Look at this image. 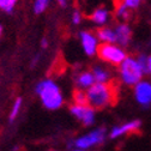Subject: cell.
<instances>
[{"label": "cell", "mask_w": 151, "mask_h": 151, "mask_svg": "<svg viewBox=\"0 0 151 151\" xmlns=\"http://www.w3.org/2000/svg\"><path fill=\"white\" fill-rule=\"evenodd\" d=\"M41 45H42V47H43V48H46V47H47V45H48L47 40H46V39H43V40L41 41Z\"/></svg>", "instance_id": "7402d4cb"}, {"label": "cell", "mask_w": 151, "mask_h": 151, "mask_svg": "<svg viewBox=\"0 0 151 151\" xmlns=\"http://www.w3.org/2000/svg\"><path fill=\"white\" fill-rule=\"evenodd\" d=\"M21 107H22V99H17V100L14 101L13 107H12V110H11V113H10V116H9L10 121H13V120L17 118L18 113H19V110H21Z\"/></svg>", "instance_id": "e0dca14e"}, {"label": "cell", "mask_w": 151, "mask_h": 151, "mask_svg": "<svg viewBox=\"0 0 151 151\" xmlns=\"http://www.w3.org/2000/svg\"><path fill=\"white\" fill-rule=\"evenodd\" d=\"M103 138H104V128H99L96 131L91 132V133L79 138L76 142V145L82 149H86V147H90L97 143H101L103 140Z\"/></svg>", "instance_id": "5b68a950"}, {"label": "cell", "mask_w": 151, "mask_h": 151, "mask_svg": "<svg viewBox=\"0 0 151 151\" xmlns=\"http://www.w3.org/2000/svg\"><path fill=\"white\" fill-rule=\"evenodd\" d=\"M58 1H59V4H60L61 6H65V5H66V0H58Z\"/></svg>", "instance_id": "cb8c5ba5"}, {"label": "cell", "mask_w": 151, "mask_h": 151, "mask_svg": "<svg viewBox=\"0 0 151 151\" xmlns=\"http://www.w3.org/2000/svg\"><path fill=\"white\" fill-rule=\"evenodd\" d=\"M49 0H35L34 3V12L36 14H41L42 12L46 11V9L48 7Z\"/></svg>", "instance_id": "9a60e30c"}, {"label": "cell", "mask_w": 151, "mask_h": 151, "mask_svg": "<svg viewBox=\"0 0 151 151\" xmlns=\"http://www.w3.org/2000/svg\"><path fill=\"white\" fill-rule=\"evenodd\" d=\"M115 35H116V42H119L121 46H127L131 40L132 31L127 24H120L115 30Z\"/></svg>", "instance_id": "9c48e42d"}, {"label": "cell", "mask_w": 151, "mask_h": 151, "mask_svg": "<svg viewBox=\"0 0 151 151\" xmlns=\"http://www.w3.org/2000/svg\"><path fill=\"white\" fill-rule=\"evenodd\" d=\"M91 19L95 22L96 24H103L107 22L108 19V11L104 9H97L95 10V12L92 13Z\"/></svg>", "instance_id": "4fadbf2b"}, {"label": "cell", "mask_w": 151, "mask_h": 151, "mask_svg": "<svg viewBox=\"0 0 151 151\" xmlns=\"http://www.w3.org/2000/svg\"><path fill=\"white\" fill-rule=\"evenodd\" d=\"M121 74H122V79L127 84H137L143 74V71L138 64L137 60L132 59V58H126L121 63Z\"/></svg>", "instance_id": "277c9868"}, {"label": "cell", "mask_w": 151, "mask_h": 151, "mask_svg": "<svg viewBox=\"0 0 151 151\" xmlns=\"http://www.w3.org/2000/svg\"><path fill=\"white\" fill-rule=\"evenodd\" d=\"M97 36L99 39L102 40L106 43H114L116 42V35L115 31H113L108 28H101L97 30Z\"/></svg>", "instance_id": "8fae6325"}, {"label": "cell", "mask_w": 151, "mask_h": 151, "mask_svg": "<svg viewBox=\"0 0 151 151\" xmlns=\"http://www.w3.org/2000/svg\"><path fill=\"white\" fill-rule=\"evenodd\" d=\"M73 101L77 106L82 107H89L88 106V99H86V93L79 89H74L73 90Z\"/></svg>", "instance_id": "7c38bea8"}, {"label": "cell", "mask_w": 151, "mask_h": 151, "mask_svg": "<svg viewBox=\"0 0 151 151\" xmlns=\"http://www.w3.org/2000/svg\"><path fill=\"white\" fill-rule=\"evenodd\" d=\"M92 74H93V77H95V81H97L99 83H104L106 79H107V72H104L102 68L100 67H95L92 70Z\"/></svg>", "instance_id": "2e32d148"}, {"label": "cell", "mask_w": 151, "mask_h": 151, "mask_svg": "<svg viewBox=\"0 0 151 151\" xmlns=\"http://www.w3.org/2000/svg\"><path fill=\"white\" fill-rule=\"evenodd\" d=\"M36 92L42 100V103L48 109H58L63 104V96L56 84L50 81H43L36 86Z\"/></svg>", "instance_id": "7a4b0ae2"}, {"label": "cell", "mask_w": 151, "mask_h": 151, "mask_svg": "<svg viewBox=\"0 0 151 151\" xmlns=\"http://www.w3.org/2000/svg\"><path fill=\"white\" fill-rule=\"evenodd\" d=\"M78 151H79V150H78Z\"/></svg>", "instance_id": "484cf974"}, {"label": "cell", "mask_w": 151, "mask_h": 151, "mask_svg": "<svg viewBox=\"0 0 151 151\" xmlns=\"http://www.w3.org/2000/svg\"><path fill=\"white\" fill-rule=\"evenodd\" d=\"M81 19H82V16L79 13V11H74L73 14H72V21L74 24H79L81 23Z\"/></svg>", "instance_id": "44dd1931"}, {"label": "cell", "mask_w": 151, "mask_h": 151, "mask_svg": "<svg viewBox=\"0 0 151 151\" xmlns=\"http://www.w3.org/2000/svg\"><path fill=\"white\" fill-rule=\"evenodd\" d=\"M93 81H95V77H93V74L90 73V72H84L82 73L78 79H77V83L81 85V86H89L93 83Z\"/></svg>", "instance_id": "5bb4252c"}, {"label": "cell", "mask_w": 151, "mask_h": 151, "mask_svg": "<svg viewBox=\"0 0 151 151\" xmlns=\"http://www.w3.org/2000/svg\"><path fill=\"white\" fill-rule=\"evenodd\" d=\"M1 34H3V27L0 25V36H1Z\"/></svg>", "instance_id": "d4e9b609"}, {"label": "cell", "mask_w": 151, "mask_h": 151, "mask_svg": "<svg viewBox=\"0 0 151 151\" xmlns=\"http://www.w3.org/2000/svg\"><path fill=\"white\" fill-rule=\"evenodd\" d=\"M116 14H118L120 18H124V19H129L128 9H127L124 4H121V5L118 6V9H116Z\"/></svg>", "instance_id": "ac0fdd59"}, {"label": "cell", "mask_w": 151, "mask_h": 151, "mask_svg": "<svg viewBox=\"0 0 151 151\" xmlns=\"http://www.w3.org/2000/svg\"><path fill=\"white\" fill-rule=\"evenodd\" d=\"M136 96L139 103L147 104L151 102V85L149 83H139L136 88Z\"/></svg>", "instance_id": "ba28073f"}, {"label": "cell", "mask_w": 151, "mask_h": 151, "mask_svg": "<svg viewBox=\"0 0 151 151\" xmlns=\"http://www.w3.org/2000/svg\"><path fill=\"white\" fill-rule=\"evenodd\" d=\"M142 0H124V5L127 9H137L140 5Z\"/></svg>", "instance_id": "ffe728a7"}, {"label": "cell", "mask_w": 151, "mask_h": 151, "mask_svg": "<svg viewBox=\"0 0 151 151\" xmlns=\"http://www.w3.org/2000/svg\"><path fill=\"white\" fill-rule=\"evenodd\" d=\"M96 53L101 60L114 64V65H119L126 59L125 52L118 48L116 46H113L111 43H102L97 46Z\"/></svg>", "instance_id": "3957f363"}, {"label": "cell", "mask_w": 151, "mask_h": 151, "mask_svg": "<svg viewBox=\"0 0 151 151\" xmlns=\"http://www.w3.org/2000/svg\"><path fill=\"white\" fill-rule=\"evenodd\" d=\"M81 40H82L83 48H84V50H85V53L88 55H92L93 53H96L97 40H96V37L93 36L92 34H90L88 31L81 32Z\"/></svg>", "instance_id": "52a82bcc"}, {"label": "cell", "mask_w": 151, "mask_h": 151, "mask_svg": "<svg viewBox=\"0 0 151 151\" xmlns=\"http://www.w3.org/2000/svg\"><path fill=\"white\" fill-rule=\"evenodd\" d=\"M139 126H140V121H133V122H128L121 127H116L113 129V132L110 133V138H116L124 133H127V132H139Z\"/></svg>", "instance_id": "30bf717a"}, {"label": "cell", "mask_w": 151, "mask_h": 151, "mask_svg": "<svg viewBox=\"0 0 151 151\" xmlns=\"http://www.w3.org/2000/svg\"><path fill=\"white\" fill-rule=\"evenodd\" d=\"M71 113L77 116L81 121L84 122V125H91L93 122V111L89 107H82V106H72Z\"/></svg>", "instance_id": "8992f818"}, {"label": "cell", "mask_w": 151, "mask_h": 151, "mask_svg": "<svg viewBox=\"0 0 151 151\" xmlns=\"http://www.w3.org/2000/svg\"><path fill=\"white\" fill-rule=\"evenodd\" d=\"M88 106L90 108L101 110L109 106H115L119 100V84L116 79L108 83H97L92 85L88 92Z\"/></svg>", "instance_id": "6da1fadb"}, {"label": "cell", "mask_w": 151, "mask_h": 151, "mask_svg": "<svg viewBox=\"0 0 151 151\" xmlns=\"http://www.w3.org/2000/svg\"><path fill=\"white\" fill-rule=\"evenodd\" d=\"M147 67H149V72H151V56L147 59Z\"/></svg>", "instance_id": "603a6c76"}, {"label": "cell", "mask_w": 151, "mask_h": 151, "mask_svg": "<svg viewBox=\"0 0 151 151\" xmlns=\"http://www.w3.org/2000/svg\"><path fill=\"white\" fill-rule=\"evenodd\" d=\"M137 61H138V64H139V66H140L143 73H147V72H149V67H147V59L145 58V56H144V55L139 56V59H138Z\"/></svg>", "instance_id": "d6986e66"}]
</instances>
